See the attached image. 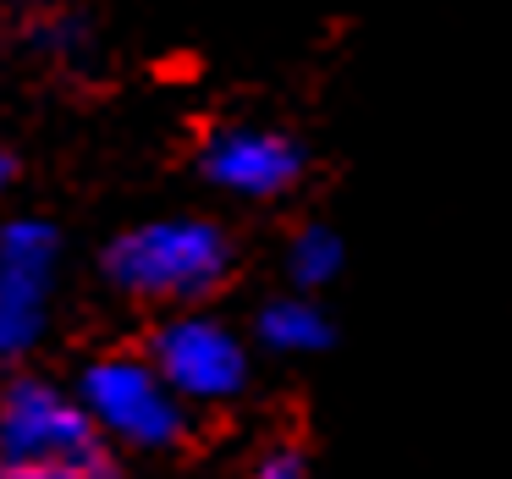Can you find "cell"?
Segmentation results:
<instances>
[{"label":"cell","instance_id":"obj_1","mask_svg":"<svg viewBox=\"0 0 512 479\" xmlns=\"http://www.w3.org/2000/svg\"><path fill=\"white\" fill-rule=\"evenodd\" d=\"M83 397L45 380H12L0 397V479H116Z\"/></svg>","mask_w":512,"mask_h":479},{"label":"cell","instance_id":"obj_2","mask_svg":"<svg viewBox=\"0 0 512 479\" xmlns=\"http://www.w3.org/2000/svg\"><path fill=\"white\" fill-rule=\"evenodd\" d=\"M105 276L133 298L193 303L232 276V243L210 221H149L105 248Z\"/></svg>","mask_w":512,"mask_h":479},{"label":"cell","instance_id":"obj_3","mask_svg":"<svg viewBox=\"0 0 512 479\" xmlns=\"http://www.w3.org/2000/svg\"><path fill=\"white\" fill-rule=\"evenodd\" d=\"M83 408L94 413L105 435L133 446H177L182 430H188V413H182V397L166 386L155 364L144 358H100V364L83 369L78 386Z\"/></svg>","mask_w":512,"mask_h":479},{"label":"cell","instance_id":"obj_4","mask_svg":"<svg viewBox=\"0 0 512 479\" xmlns=\"http://www.w3.org/2000/svg\"><path fill=\"white\" fill-rule=\"evenodd\" d=\"M149 364L166 375V386L182 402H221L248 380L243 342L204 314H182V320L160 325L149 342Z\"/></svg>","mask_w":512,"mask_h":479},{"label":"cell","instance_id":"obj_5","mask_svg":"<svg viewBox=\"0 0 512 479\" xmlns=\"http://www.w3.org/2000/svg\"><path fill=\"white\" fill-rule=\"evenodd\" d=\"M56 248H61V237L45 221L0 226V358H17L39 342Z\"/></svg>","mask_w":512,"mask_h":479},{"label":"cell","instance_id":"obj_6","mask_svg":"<svg viewBox=\"0 0 512 479\" xmlns=\"http://www.w3.org/2000/svg\"><path fill=\"white\" fill-rule=\"evenodd\" d=\"M303 171V149L270 127H221L204 144V177L243 199H270L287 193Z\"/></svg>","mask_w":512,"mask_h":479},{"label":"cell","instance_id":"obj_7","mask_svg":"<svg viewBox=\"0 0 512 479\" xmlns=\"http://www.w3.org/2000/svg\"><path fill=\"white\" fill-rule=\"evenodd\" d=\"M259 342L276 353H320L331 342V325L309 298H276L259 309Z\"/></svg>","mask_w":512,"mask_h":479},{"label":"cell","instance_id":"obj_8","mask_svg":"<svg viewBox=\"0 0 512 479\" xmlns=\"http://www.w3.org/2000/svg\"><path fill=\"white\" fill-rule=\"evenodd\" d=\"M287 265H292V281L320 287V281H331L336 265H342V243H336L331 226H303L287 248Z\"/></svg>","mask_w":512,"mask_h":479},{"label":"cell","instance_id":"obj_9","mask_svg":"<svg viewBox=\"0 0 512 479\" xmlns=\"http://www.w3.org/2000/svg\"><path fill=\"white\" fill-rule=\"evenodd\" d=\"M254 479H309V468H303V457L292 452V446H276V452L254 468Z\"/></svg>","mask_w":512,"mask_h":479},{"label":"cell","instance_id":"obj_10","mask_svg":"<svg viewBox=\"0 0 512 479\" xmlns=\"http://www.w3.org/2000/svg\"><path fill=\"white\" fill-rule=\"evenodd\" d=\"M12 177H17V160H12V155H6V149H0V193L12 188Z\"/></svg>","mask_w":512,"mask_h":479}]
</instances>
